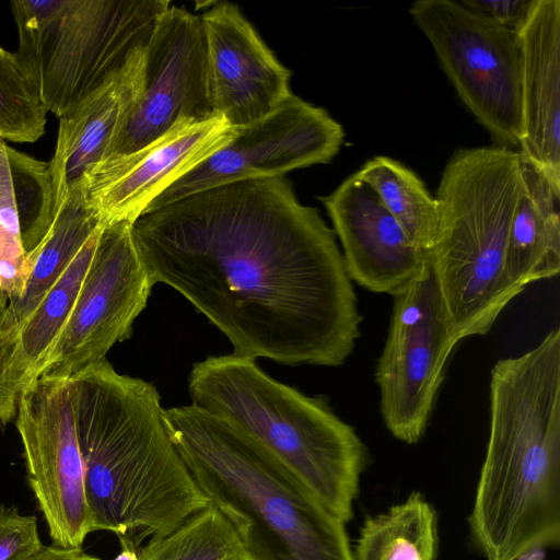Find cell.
Here are the masks:
<instances>
[{"mask_svg":"<svg viewBox=\"0 0 560 560\" xmlns=\"http://www.w3.org/2000/svg\"><path fill=\"white\" fill-rule=\"evenodd\" d=\"M153 284L184 295L233 354L339 366L362 316L337 236L285 176L225 184L131 225Z\"/></svg>","mask_w":560,"mask_h":560,"instance_id":"6da1fadb","label":"cell"},{"mask_svg":"<svg viewBox=\"0 0 560 560\" xmlns=\"http://www.w3.org/2000/svg\"><path fill=\"white\" fill-rule=\"evenodd\" d=\"M69 381L94 532L138 549L210 505L168 435L152 383L106 359Z\"/></svg>","mask_w":560,"mask_h":560,"instance_id":"7a4b0ae2","label":"cell"},{"mask_svg":"<svg viewBox=\"0 0 560 560\" xmlns=\"http://www.w3.org/2000/svg\"><path fill=\"white\" fill-rule=\"evenodd\" d=\"M486 560L560 542V328L490 372V431L468 516Z\"/></svg>","mask_w":560,"mask_h":560,"instance_id":"3957f363","label":"cell"},{"mask_svg":"<svg viewBox=\"0 0 560 560\" xmlns=\"http://www.w3.org/2000/svg\"><path fill=\"white\" fill-rule=\"evenodd\" d=\"M163 421L247 560H353L346 522L254 438L191 404L164 409Z\"/></svg>","mask_w":560,"mask_h":560,"instance_id":"277c9868","label":"cell"},{"mask_svg":"<svg viewBox=\"0 0 560 560\" xmlns=\"http://www.w3.org/2000/svg\"><path fill=\"white\" fill-rule=\"evenodd\" d=\"M191 405L231 422L277 456L335 515L353 517L368 448L323 397L268 375L256 359L233 353L196 362Z\"/></svg>","mask_w":560,"mask_h":560,"instance_id":"5b68a950","label":"cell"},{"mask_svg":"<svg viewBox=\"0 0 560 560\" xmlns=\"http://www.w3.org/2000/svg\"><path fill=\"white\" fill-rule=\"evenodd\" d=\"M524 190L518 151L457 150L436 189V238L429 257L456 338L488 334L522 293L505 272L512 218Z\"/></svg>","mask_w":560,"mask_h":560,"instance_id":"8992f818","label":"cell"},{"mask_svg":"<svg viewBox=\"0 0 560 560\" xmlns=\"http://www.w3.org/2000/svg\"><path fill=\"white\" fill-rule=\"evenodd\" d=\"M166 0H15L16 54L58 118L126 77L143 59Z\"/></svg>","mask_w":560,"mask_h":560,"instance_id":"52a82bcc","label":"cell"},{"mask_svg":"<svg viewBox=\"0 0 560 560\" xmlns=\"http://www.w3.org/2000/svg\"><path fill=\"white\" fill-rule=\"evenodd\" d=\"M458 97L497 145L522 140L518 34L460 1L418 0L408 9Z\"/></svg>","mask_w":560,"mask_h":560,"instance_id":"ba28073f","label":"cell"},{"mask_svg":"<svg viewBox=\"0 0 560 560\" xmlns=\"http://www.w3.org/2000/svg\"><path fill=\"white\" fill-rule=\"evenodd\" d=\"M387 338L375 369L386 429L406 443L421 440L458 343L429 260L393 295Z\"/></svg>","mask_w":560,"mask_h":560,"instance_id":"9c48e42d","label":"cell"},{"mask_svg":"<svg viewBox=\"0 0 560 560\" xmlns=\"http://www.w3.org/2000/svg\"><path fill=\"white\" fill-rule=\"evenodd\" d=\"M15 417L28 483L50 537L55 546L81 548L94 527L69 378L42 375L27 384Z\"/></svg>","mask_w":560,"mask_h":560,"instance_id":"30bf717a","label":"cell"},{"mask_svg":"<svg viewBox=\"0 0 560 560\" xmlns=\"http://www.w3.org/2000/svg\"><path fill=\"white\" fill-rule=\"evenodd\" d=\"M343 139L342 126L326 109L292 94L268 115L235 127L230 142L172 183L145 211L225 184L329 163Z\"/></svg>","mask_w":560,"mask_h":560,"instance_id":"8fae6325","label":"cell"},{"mask_svg":"<svg viewBox=\"0 0 560 560\" xmlns=\"http://www.w3.org/2000/svg\"><path fill=\"white\" fill-rule=\"evenodd\" d=\"M128 222L103 226L74 306L42 371L71 377L128 339L153 288Z\"/></svg>","mask_w":560,"mask_h":560,"instance_id":"7c38bea8","label":"cell"},{"mask_svg":"<svg viewBox=\"0 0 560 560\" xmlns=\"http://www.w3.org/2000/svg\"><path fill=\"white\" fill-rule=\"evenodd\" d=\"M214 115L200 15L171 4L148 42L138 96L104 160L142 148L182 119Z\"/></svg>","mask_w":560,"mask_h":560,"instance_id":"4fadbf2b","label":"cell"},{"mask_svg":"<svg viewBox=\"0 0 560 560\" xmlns=\"http://www.w3.org/2000/svg\"><path fill=\"white\" fill-rule=\"evenodd\" d=\"M234 133L235 127L220 115L182 119L142 148L93 166L81 187L85 206L101 226L132 224L163 190Z\"/></svg>","mask_w":560,"mask_h":560,"instance_id":"5bb4252c","label":"cell"},{"mask_svg":"<svg viewBox=\"0 0 560 560\" xmlns=\"http://www.w3.org/2000/svg\"><path fill=\"white\" fill-rule=\"evenodd\" d=\"M212 108L233 127L255 121L293 93L291 71L236 4L220 1L200 15Z\"/></svg>","mask_w":560,"mask_h":560,"instance_id":"9a60e30c","label":"cell"},{"mask_svg":"<svg viewBox=\"0 0 560 560\" xmlns=\"http://www.w3.org/2000/svg\"><path fill=\"white\" fill-rule=\"evenodd\" d=\"M320 200L341 243L346 270L362 288L394 295L429 260L355 173Z\"/></svg>","mask_w":560,"mask_h":560,"instance_id":"2e32d148","label":"cell"},{"mask_svg":"<svg viewBox=\"0 0 560 560\" xmlns=\"http://www.w3.org/2000/svg\"><path fill=\"white\" fill-rule=\"evenodd\" d=\"M521 46V159L560 191V0H535Z\"/></svg>","mask_w":560,"mask_h":560,"instance_id":"e0dca14e","label":"cell"},{"mask_svg":"<svg viewBox=\"0 0 560 560\" xmlns=\"http://www.w3.org/2000/svg\"><path fill=\"white\" fill-rule=\"evenodd\" d=\"M142 66L143 59L120 81L59 118L55 153L47 162L57 213L71 192L81 190L88 172L105 159L138 96Z\"/></svg>","mask_w":560,"mask_h":560,"instance_id":"ac0fdd59","label":"cell"},{"mask_svg":"<svg viewBox=\"0 0 560 560\" xmlns=\"http://www.w3.org/2000/svg\"><path fill=\"white\" fill-rule=\"evenodd\" d=\"M524 190L514 211L505 272L520 291L560 271V191L522 160Z\"/></svg>","mask_w":560,"mask_h":560,"instance_id":"d6986e66","label":"cell"},{"mask_svg":"<svg viewBox=\"0 0 560 560\" xmlns=\"http://www.w3.org/2000/svg\"><path fill=\"white\" fill-rule=\"evenodd\" d=\"M98 228L85 206L82 189L71 192L43 241L27 255L31 275L22 299L7 307L8 329L18 332Z\"/></svg>","mask_w":560,"mask_h":560,"instance_id":"ffe728a7","label":"cell"},{"mask_svg":"<svg viewBox=\"0 0 560 560\" xmlns=\"http://www.w3.org/2000/svg\"><path fill=\"white\" fill-rule=\"evenodd\" d=\"M98 228L16 332L14 369L22 388L38 378L82 287L92 260Z\"/></svg>","mask_w":560,"mask_h":560,"instance_id":"44dd1931","label":"cell"},{"mask_svg":"<svg viewBox=\"0 0 560 560\" xmlns=\"http://www.w3.org/2000/svg\"><path fill=\"white\" fill-rule=\"evenodd\" d=\"M438 515L419 491L364 520L352 550L353 560H435Z\"/></svg>","mask_w":560,"mask_h":560,"instance_id":"7402d4cb","label":"cell"},{"mask_svg":"<svg viewBox=\"0 0 560 560\" xmlns=\"http://www.w3.org/2000/svg\"><path fill=\"white\" fill-rule=\"evenodd\" d=\"M355 174L372 187L411 242L430 254L438 233L439 208L418 175L383 155L366 161Z\"/></svg>","mask_w":560,"mask_h":560,"instance_id":"603a6c76","label":"cell"},{"mask_svg":"<svg viewBox=\"0 0 560 560\" xmlns=\"http://www.w3.org/2000/svg\"><path fill=\"white\" fill-rule=\"evenodd\" d=\"M137 556L138 560H247L234 527L211 504L170 534L150 538Z\"/></svg>","mask_w":560,"mask_h":560,"instance_id":"cb8c5ba5","label":"cell"},{"mask_svg":"<svg viewBox=\"0 0 560 560\" xmlns=\"http://www.w3.org/2000/svg\"><path fill=\"white\" fill-rule=\"evenodd\" d=\"M46 120L47 109L21 58L0 46V140L35 142Z\"/></svg>","mask_w":560,"mask_h":560,"instance_id":"d4e9b609","label":"cell"},{"mask_svg":"<svg viewBox=\"0 0 560 560\" xmlns=\"http://www.w3.org/2000/svg\"><path fill=\"white\" fill-rule=\"evenodd\" d=\"M30 275L31 264L22 238L9 145L0 140V291L8 301V307L22 299Z\"/></svg>","mask_w":560,"mask_h":560,"instance_id":"484cf974","label":"cell"},{"mask_svg":"<svg viewBox=\"0 0 560 560\" xmlns=\"http://www.w3.org/2000/svg\"><path fill=\"white\" fill-rule=\"evenodd\" d=\"M43 546L35 516L0 506V560H26Z\"/></svg>","mask_w":560,"mask_h":560,"instance_id":"4316f807","label":"cell"},{"mask_svg":"<svg viewBox=\"0 0 560 560\" xmlns=\"http://www.w3.org/2000/svg\"><path fill=\"white\" fill-rule=\"evenodd\" d=\"M8 301L0 291V423L16 413L22 385L14 369L16 334L5 325Z\"/></svg>","mask_w":560,"mask_h":560,"instance_id":"83f0119b","label":"cell"},{"mask_svg":"<svg viewBox=\"0 0 560 560\" xmlns=\"http://www.w3.org/2000/svg\"><path fill=\"white\" fill-rule=\"evenodd\" d=\"M460 2L518 33L526 23L535 0H462Z\"/></svg>","mask_w":560,"mask_h":560,"instance_id":"f1b7e54d","label":"cell"},{"mask_svg":"<svg viewBox=\"0 0 560 560\" xmlns=\"http://www.w3.org/2000/svg\"><path fill=\"white\" fill-rule=\"evenodd\" d=\"M26 560H101L83 551L82 548H62L43 546L40 550Z\"/></svg>","mask_w":560,"mask_h":560,"instance_id":"f546056e","label":"cell"},{"mask_svg":"<svg viewBox=\"0 0 560 560\" xmlns=\"http://www.w3.org/2000/svg\"><path fill=\"white\" fill-rule=\"evenodd\" d=\"M114 560H138L137 549L129 546H121L120 553Z\"/></svg>","mask_w":560,"mask_h":560,"instance_id":"4dcf8cb0","label":"cell"},{"mask_svg":"<svg viewBox=\"0 0 560 560\" xmlns=\"http://www.w3.org/2000/svg\"><path fill=\"white\" fill-rule=\"evenodd\" d=\"M517 560H545L544 549L537 548L533 549L523 556H521Z\"/></svg>","mask_w":560,"mask_h":560,"instance_id":"1f68e13d","label":"cell"}]
</instances>
